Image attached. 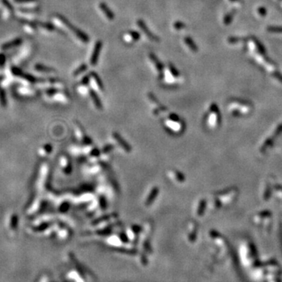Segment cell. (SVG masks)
I'll return each mask as SVG.
<instances>
[{
  "label": "cell",
  "instance_id": "obj_1",
  "mask_svg": "<svg viewBox=\"0 0 282 282\" xmlns=\"http://www.w3.org/2000/svg\"><path fill=\"white\" fill-rule=\"evenodd\" d=\"M136 24L137 25H138V27L141 29V31L146 35V36H147L149 39H151V41H153V42H159V41H160V38H159L158 36L155 35V34H153V33L151 32V31H150V29L147 26L146 23L143 21V20H141V19L137 20Z\"/></svg>",
  "mask_w": 282,
  "mask_h": 282
},
{
  "label": "cell",
  "instance_id": "obj_2",
  "mask_svg": "<svg viewBox=\"0 0 282 282\" xmlns=\"http://www.w3.org/2000/svg\"><path fill=\"white\" fill-rule=\"evenodd\" d=\"M102 46H103V44H102L101 41H97L96 42L95 46L93 48V51L92 53L91 58H90V64L92 66H95L97 64L99 55L102 50Z\"/></svg>",
  "mask_w": 282,
  "mask_h": 282
},
{
  "label": "cell",
  "instance_id": "obj_3",
  "mask_svg": "<svg viewBox=\"0 0 282 282\" xmlns=\"http://www.w3.org/2000/svg\"><path fill=\"white\" fill-rule=\"evenodd\" d=\"M99 8L100 10H101L103 14L105 15V17L108 20H113L114 19H115V14H114V13L111 11V9L108 7V6H107L106 3H104V2H100L99 4Z\"/></svg>",
  "mask_w": 282,
  "mask_h": 282
},
{
  "label": "cell",
  "instance_id": "obj_4",
  "mask_svg": "<svg viewBox=\"0 0 282 282\" xmlns=\"http://www.w3.org/2000/svg\"><path fill=\"white\" fill-rule=\"evenodd\" d=\"M22 38H17L14 40H11V41H9V42H6L1 46V49L2 50H10V49H12L14 47H16V46H19L20 44L22 43Z\"/></svg>",
  "mask_w": 282,
  "mask_h": 282
},
{
  "label": "cell",
  "instance_id": "obj_5",
  "mask_svg": "<svg viewBox=\"0 0 282 282\" xmlns=\"http://www.w3.org/2000/svg\"><path fill=\"white\" fill-rule=\"evenodd\" d=\"M149 58L150 60L153 62V64H155V68H156L158 72L160 73V75H161V73L163 72V70H164V65L162 64V63L159 60L158 58L157 57L155 56V54H154L153 53L149 54Z\"/></svg>",
  "mask_w": 282,
  "mask_h": 282
},
{
  "label": "cell",
  "instance_id": "obj_6",
  "mask_svg": "<svg viewBox=\"0 0 282 282\" xmlns=\"http://www.w3.org/2000/svg\"><path fill=\"white\" fill-rule=\"evenodd\" d=\"M184 42L187 46V47H188L193 53H197V52H198V48L195 42L193 41V39L190 36H186V37H184Z\"/></svg>",
  "mask_w": 282,
  "mask_h": 282
},
{
  "label": "cell",
  "instance_id": "obj_7",
  "mask_svg": "<svg viewBox=\"0 0 282 282\" xmlns=\"http://www.w3.org/2000/svg\"><path fill=\"white\" fill-rule=\"evenodd\" d=\"M2 2L3 6H4L5 10H6V17H10L13 14V13H14V8H13V6H11V4H10L8 0H2Z\"/></svg>",
  "mask_w": 282,
  "mask_h": 282
},
{
  "label": "cell",
  "instance_id": "obj_8",
  "mask_svg": "<svg viewBox=\"0 0 282 282\" xmlns=\"http://www.w3.org/2000/svg\"><path fill=\"white\" fill-rule=\"evenodd\" d=\"M35 69L36 71H38V72H46V73H48V72H53L55 71L54 68H50V67H47V66L43 65V64H35Z\"/></svg>",
  "mask_w": 282,
  "mask_h": 282
},
{
  "label": "cell",
  "instance_id": "obj_9",
  "mask_svg": "<svg viewBox=\"0 0 282 282\" xmlns=\"http://www.w3.org/2000/svg\"><path fill=\"white\" fill-rule=\"evenodd\" d=\"M90 75H91L92 77H93V78L94 79V81H95V82L97 83V85L98 86V87H99L100 90H103V83H102L101 79H100V78L99 77V75H98L96 73V72H90Z\"/></svg>",
  "mask_w": 282,
  "mask_h": 282
},
{
  "label": "cell",
  "instance_id": "obj_10",
  "mask_svg": "<svg viewBox=\"0 0 282 282\" xmlns=\"http://www.w3.org/2000/svg\"><path fill=\"white\" fill-rule=\"evenodd\" d=\"M87 68H88L87 64H81V65H80L79 67H78V68H76L75 71L74 72V73H73L74 76L79 75L80 74L83 73L84 72H86V70H87Z\"/></svg>",
  "mask_w": 282,
  "mask_h": 282
},
{
  "label": "cell",
  "instance_id": "obj_11",
  "mask_svg": "<svg viewBox=\"0 0 282 282\" xmlns=\"http://www.w3.org/2000/svg\"><path fill=\"white\" fill-rule=\"evenodd\" d=\"M37 24L40 26V27H42V28H45L46 30L48 31H54L55 30V26L54 24H50V23H42V22H38L37 23Z\"/></svg>",
  "mask_w": 282,
  "mask_h": 282
},
{
  "label": "cell",
  "instance_id": "obj_12",
  "mask_svg": "<svg viewBox=\"0 0 282 282\" xmlns=\"http://www.w3.org/2000/svg\"><path fill=\"white\" fill-rule=\"evenodd\" d=\"M90 96H91L92 99L93 100L94 103H96V105L98 107H100V106H101V103H100V101L99 98H98L97 95V93H96V92L93 91V90H90Z\"/></svg>",
  "mask_w": 282,
  "mask_h": 282
},
{
  "label": "cell",
  "instance_id": "obj_13",
  "mask_svg": "<svg viewBox=\"0 0 282 282\" xmlns=\"http://www.w3.org/2000/svg\"><path fill=\"white\" fill-rule=\"evenodd\" d=\"M173 28H175L176 30L179 31V30H183L185 28H187V25L183 23V22L181 21H176L174 24H173Z\"/></svg>",
  "mask_w": 282,
  "mask_h": 282
},
{
  "label": "cell",
  "instance_id": "obj_14",
  "mask_svg": "<svg viewBox=\"0 0 282 282\" xmlns=\"http://www.w3.org/2000/svg\"><path fill=\"white\" fill-rule=\"evenodd\" d=\"M129 35L134 41H138L140 38V34L136 31H130V32H129Z\"/></svg>",
  "mask_w": 282,
  "mask_h": 282
},
{
  "label": "cell",
  "instance_id": "obj_15",
  "mask_svg": "<svg viewBox=\"0 0 282 282\" xmlns=\"http://www.w3.org/2000/svg\"><path fill=\"white\" fill-rule=\"evenodd\" d=\"M169 68L170 72H171V74L173 76H174V77H179V72L177 71V69L175 68V67H174V65H173V64H169Z\"/></svg>",
  "mask_w": 282,
  "mask_h": 282
},
{
  "label": "cell",
  "instance_id": "obj_16",
  "mask_svg": "<svg viewBox=\"0 0 282 282\" xmlns=\"http://www.w3.org/2000/svg\"><path fill=\"white\" fill-rule=\"evenodd\" d=\"M267 30L271 33H282L281 27H269Z\"/></svg>",
  "mask_w": 282,
  "mask_h": 282
},
{
  "label": "cell",
  "instance_id": "obj_17",
  "mask_svg": "<svg viewBox=\"0 0 282 282\" xmlns=\"http://www.w3.org/2000/svg\"><path fill=\"white\" fill-rule=\"evenodd\" d=\"M257 12H258V14L259 15V16H261V17L266 16V10H265L264 7H259V8L257 9Z\"/></svg>",
  "mask_w": 282,
  "mask_h": 282
},
{
  "label": "cell",
  "instance_id": "obj_18",
  "mask_svg": "<svg viewBox=\"0 0 282 282\" xmlns=\"http://www.w3.org/2000/svg\"><path fill=\"white\" fill-rule=\"evenodd\" d=\"M6 57L3 54H0V66H3L6 63Z\"/></svg>",
  "mask_w": 282,
  "mask_h": 282
},
{
  "label": "cell",
  "instance_id": "obj_19",
  "mask_svg": "<svg viewBox=\"0 0 282 282\" xmlns=\"http://www.w3.org/2000/svg\"><path fill=\"white\" fill-rule=\"evenodd\" d=\"M17 3H29V2H36L37 0H14Z\"/></svg>",
  "mask_w": 282,
  "mask_h": 282
},
{
  "label": "cell",
  "instance_id": "obj_20",
  "mask_svg": "<svg viewBox=\"0 0 282 282\" xmlns=\"http://www.w3.org/2000/svg\"><path fill=\"white\" fill-rule=\"evenodd\" d=\"M89 81H90V76H85V77H83V78L81 79V83L82 84V85H87V84L89 83Z\"/></svg>",
  "mask_w": 282,
  "mask_h": 282
},
{
  "label": "cell",
  "instance_id": "obj_21",
  "mask_svg": "<svg viewBox=\"0 0 282 282\" xmlns=\"http://www.w3.org/2000/svg\"><path fill=\"white\" fill-rule=\"evenodd\" d=\"M278 2H280V6H281V7H282V0H278Z\"/></svg>",
  "mask_w": 282,
  "mask_h": 282
}]
</instances>
